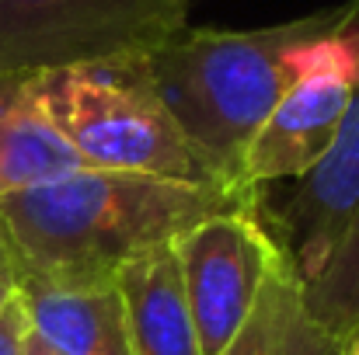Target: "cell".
I'll list each match as a JSON object with an SVG mask.
<instances>
[{"label": "cell", "mask_w": 359, "mask_h": 355, "mask_svg": "<svg viewBox=\"0 0 359 355\" xmlns=\"http://www.w3.org/2000/svg\"><path fill=\"white\" fill-rule=\"evenodd\" d=\"M356 18L359 0H346L244 32L185 25L147 56L150 77L189 139L244 188L241 164L255 132L297 81L307 53Z\"/></svg>", "instance_id": "2"}, {"label": "cell", "mask_w": 359, "mask_h": 355, "mask_svg": "<svg viewBox=\"0 0 359 355\" xmlns=\"http://www.w3.org/2000/svg\"><path fill=\"white\" fill-rule=\"evenodd\" d=\"M32 84L49 122L84 167L150 174L206 188H241L171 116L150 77L147 56L35 70Z\"/></svg>", "instance_id": "3"}, {"label": "cell", "mask_w": 359, "mask_h": 355, "mask_svg": "<svg viewBox=\"0 0 359 355\" xmlns=\"http://www.w3.org/2000/svg\"><path fill=\"white\" fill-rule=\"evenodd\" d=\"M220 355H346V345L311 317L304 286L286 254H279L248 321Z\"/></svg>", "instance_id": "11"}, {"label": "cell", "mask_w": 359, "mask_h": 355, "mask_svg": "<svg viewBox=\"0 0 359 355\" xmlns=\"http://www.w3.org/2000/svg\"><path fill=\"white\" fill-rule=\"evenodd\" d=\"M35 70H0V199L84 167L35 98Z\"/></svg>", "instance_id": "10"}, {"label": "cell", "mask_w": 359, "mask_h": 355, "mask_svg": "<svg viewBox=\"0 0 359 355\" xmlns=\"http://www.w3.org/2000/svg\"><path fill=\"white\" fill-rule=\"evenodd\" d=\"M346 355H359V335H356V342H353V345L346 349Z\"/></svg>", "instance_id": "16"}, {"label": "cell", "mask_w": 359, "mask_h": 355, "mask_svg": "<svg viewBox=\"0 0 359 355\" xmlns=\"http://www.w3.org/2000/svg\"><path fill=\"white\" fill-rule=\"evenodd\" d=\"M304 303L311 317L339 342L353 345L359 335V209L325 268L304 282Z\"/></svg>", "instance_id": "12"}, {"label": "cell", "mask_w": 359, "mask_h": 355, "mask_svg": "<svg viewBox=\"0 0 359 355\" xmlns=\"http://www.w3.org/2000/svg\"><path fill=\"white\" fill-rule=\"evenodd\" d=\"M356 88L359 18L307 53L297 81L286 88L244 153V188L262 192L265 185L304 178L328 153Z\"/></svg>", "instance_id": "5"}, {"label": "cell", "mask_w": 359, "mask_h": 355, "mask_svg": "<svg viewBox=\"0 0 359 355\" xmlns=\"http://www.w3.org/2000/svg\"><path fill=\"white\" fill-rule=\"evenodd\" d=\"M189 310L203 355H220L248 321L265 275L283 247L262 216V202L220 213L175 240Z\"/></svg>", "instance_id": "6"}, {"label": "cell", "mask_w": 359, "mask_h": 355, "mask_svg": "<svg viewBox=\"0 0 359 355\" xmlns=\"http://www.w3.org/2000/svg\"><path fill=\"white\" fill-rule=\"evenodd\" d=\"M359 209V88L346 109V118L328 146V153L297 178L290 199L272 213L262 206V216L286 261L293 265L300 286L311 282Z\"/></svg>", "instance_id": "7"}, {"label": "cell", "mask_w": 359, "mask_h": 355, "mask_svg": "<svg viewBox=\"0 0 359 355\" xmlns=\"http://www.w3.org/2000/svg\"><path fill=\"white\" fill-rule=\"evenodd\" d=\"M136 355H203L175 244L126 261L116 275Z\"/></svg>", "instance_id": "9"}, {"label": "cell", "mask_w": 359, "mask_h": 355, "mask_svg": "<svg viewBox=\"0 0 359 355\" xmlns=\"http://www.w3.org/2000/svg\"><path fill=\"white\" fill-rule=\"evenodd\" d=\"M14 296H18V265H14L7 234H4V227H0V310H4Z\"/></svg>", "instance_id": "14"}, {"label": "cell", "mask_w": 359, "mask_h": 355, "mask_svg": "<svg viewBox=\"0 0 359 355\" xmlns=\"http://www.w3.org/2000/svg\"><path fill=\"white\" fill-rule=\"evenodd\" d=\"M28 317L21 300L14 296L4 310H0V355H28Z\"/></svg>", "instance_id": "13"}, {"label": "cell", "mask_w": 359, "mask_h": 355, "mask_svg": "<svg viewBox=\"0 0 359 355\" xmlns=\"http://www.w3.org/2000/svg\"><path fill=\"white\" fill-rule=\"evenodd\" d=\"M192 0H0V70H56L150 56L189 21Z\"/></svg>", "instance_id": "4"}, {"label": "cell", "mask_w": 359, "mask_h": 355, "mask_svg": "<svg viewBox=\"0 0 359 355\" xmlns=\"http://www.w3.org/2000/svg\"><path fill=\"white\" fill-rule=\"evenodd\" d=\"M28 355H56V352H49V349H46V345H42L35 335H28Z\"/></svg>", "instance_id": "15"}, {"label": "cell", "mask_w": 359, "mask_h": 355, "mask_svg": "<svg viewBox=\"0 0 359 355\" xmlns=\"http://www.w3.org/2000/svg\"><path fill=\"white\" fill-rule=\"evenodd\" d=\"M32 335L56 355H136L129 338L126 303L116 282L102 286H49L18 282Z\"/></svg>", "instance_id": "8"}, {"label": "cell", "mask_w": 359, "mask_h": 355, "mask_svg": "<svg viewBox=\"0 0 359 355\" xmlns=\"http://www.w3.org/2000/svg\"><path fill=\"white\" fill-rule=\"evenodd\" d=\"M262 202V192L206 188L150 174L74 167L53 181L0 199L18 282L102 286L126 261L175 244L210 216Z\"/></svg>", "instance_id": "1"}]
</instances>
